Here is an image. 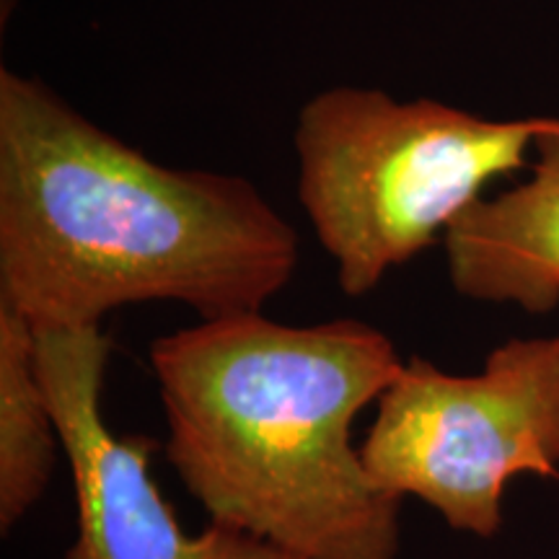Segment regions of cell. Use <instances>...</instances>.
Instances as JSON below:
<instances>
[{
    "mask_svg": "<svg viewBox=\"0 0 559 559\" xmlns=\"http://www.w3.org/2000/svg\"><path fill=\"white\" fill-rule=\"evenodd\" d=\"M402 366L360 319L257 311L166 334L151 345L166 459L210 523L298 559H396L402 502L370 481L353 423Z\"/></svg>",
    "mask_w": 559,
    "mask_h": 559,
    "instance_id": "obj_2",
    "label": "cell"
},
{
    "mask_svg": "<svg viewBox=\"0 0 559 559\" xmlns=\"http://www.w3.org/2000/svg\"><path fill=\"white\" fill-rule=\"evenodd\" d=\"M534 156L528 181L479 198L445 230L449 277L464 298L528 313L559 306V120Z\"/></svg>",
    "mask_w": 559,
    "mask_h": 559,
    "instance_id": "obj_6",
    "label": "cell"
},
{
    "mask_svg": "<svg viewBox=\"0 0 559 559\" xmlns=\"http://www.w3.org/2000/svg\"><path fill=\"white\" fill-rule=\"evenodd\" d=\"M376 404L360 443L370 481L492 539L510 481L559 466V334L502 342L474 376L409 358Z\"/></svg>",
    "mask_w": 559,
    "mask_h": 559,
    "instance_id": "obj_4",
    "label": "cell"
},
{
    "mask_svg": "<svg viewBox=\"0 0 559 559\" xmlns=\"http://www.w3.org/2000/svg\"><path fill=\"white\" fill-rule=\"evenodd\" d=\"M37 355L75 489V539L62 559H298L218 523L181 528L151 477L156 440L120 436L104 419L111 342L102 326L37 332Z\"/></svg>",
    "mask_w": 559,
    "mask_h": 559,
    "instance_id": "obj_5",
    "label": "cell"
},
{
    "mask_svg": "<svg viewBox=\"0 0 559 559\" xmlns=\"http://www.w3.org/2000/svg\"><path fill=\"white\" fill-rule=\"evenodd\" d=\"M559 117L487 120L436 99L337 86L298 111V202L347 296L445 236L481 190L528 164Z\"/></svg>",
    "mask_w": 559,
    "mask_h": 559,
    "instance_id": "obj_3",
    "label": "cell"
},
{
    "mask_svg": "<svg viewBox=\"0 0 559 559\" xmlns=\"http://www.w3.org/2000/svg\"><path fill=\"white\" fill-rule=\"evenodd\" d=\"M296 267V230L249 179L158 164L0 70V304L34 330L158 300L202 321L257 313Z\"/></svg>",
    "mask_w": 559,
    "mask_h": 559,
    "instance_id": "obj_1",
    "label": "cell"
},
{
    "mask_svg": "<svg viewBox=\"0 0 559 559\" xmlns=\"http://www.w3.org/2000/svg\"><path fill=\"white\" fill-rule=\"evenodd\" d=\"M62 453L58 419L39 373L37 330L0 304V531L37 506Z\"/></svg>",
    "mask_w": 559,
    "mask_h": 559,
    "instance_id": "obj_7",
    "label": "cell"
}]
</instances>
